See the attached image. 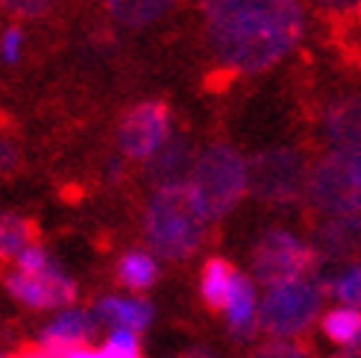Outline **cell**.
Returning <instances> with one entry per match:
<instances>
[{
	"instance_id": "obj_26",
	"label": "cell",
	"mask_w": 361,
	"mask_h": 358,
	"mask_svg": "<svg viewBox=\"0 0 361 358\" xmlns=\"http://www.w3.org/2000/svg\"><path fill=\"white\" fill-rule=\"evenodd\" d=\"M21 165V147L12 138H0V173H15Z\"/></svg>"
},
{
	"instance_id": "obj_17",
	"label": "cell",
	"mask_w": 361,
	"mask_h": 358,
	"mask_svg": "<svg viewBox=\"0 0 361 358\" xmlns=\"http://www.w3.org/2000/svg\"><path fill=\"white\" fill-rule=\"evenodd\" d=\"M103 4L118 24L138 30L168 15L176 6V0H103Z\"/></svg>"
},
{
	"instance_id": "obj_13",
	"label": "cell",
	"mask_w": 361,
	"mask_h": 358,
	"mask_svg": "<svg viewBox=\"0 0 361 358\" xmlns=\"http://www.w3.org/2000/svg\"><path fill=\"white\" fill-rule=\"evenodd\" d=\"M194 159H197V150L191 144V138H185V135L168 138V144L150 159V176H153L156 188L188 183Z\"/></svg>"
},
{
	"instance_id": "obj_5",
	"label": "cell",
	"mask_w": 361,
	"mask_h": 358,
	"mask_svg": "<svg viewBox=\"0 0 361 358\" xmlns=\"http://www.w3.org/2000/svg\"><path fill=\"white\" fill-rule=\"evenodd\" d=\"M309 203L326 218H361V147H332L309 168Z\"/></svg>"
},
{
	"instance_id": "obj_19",
	"label": "cell",
	"mask_w": 361,
	"mask_h": 358,
	"mask_svg": "<svg viewBox=\"0 0 361 358\" xmlns=\"http://www.w3.org/2000/svg\"><path fill=\"white\" fill-rule=\"evenodd\" d=\"M35 244V229L18 211H0V261H15Z\"/></svg>"
},
{
	"instance_id": "obj_27",
	"label": "cell",
	"mask_w": 361,
	"mask_h": 358,
	"mask_svg": "<svg viewBox=\"0 0 361 358\" xmlns=\"http://www.w3.org/2000/svg\"><path fill=\"white\" fill-rule=\"evenodd\" d=\"M314 4L329 15H355V12H361V0H314Z\"/></svg>"
},
{
	"instance_id": "obj_15",
	"label": "cell",
	"mask_w": 361,
	"mask_h": 358,
	"mask_svg": "<svg viewBox=\"0 0 361 358\" xmlns=\"http://www.w3.org/2000/svg\"><path fill=\"white\" fill-rule=\"evenodd\" d=\"M323 132L335 147H361V94L335 100L323 112Z\"/></svg>"
},
{
	"instance_id": "obj_21",
	"label": "cell",
	"mask_w": 361,
	"mask_h": 358,
	"mask_svg": "<svg viewBox=\"0 0 361 358\" xmlns=\"http://www.w3.org/2000/svg\"><path fill=\"white\" fill-rule=\"evenodd\" d=\"M317 288H320V294L338 297L341 306L361 309V264L347 267V271L335 279H317Z\"/></svg>"
},
{
	"instance_id": "obj_18",
	"label": "cell",
	"mask_w": 361,
	"mask_h": 358,
	"mask_svg": "<svg viewBox=\"0 0 361 358\" xmlns=\"http://www.w3.org/2000/svg\"><path fill=\"white\" fill-rule=\"evenodd\" d=\"M235 267H232L226 259L221 256H214L203 264V271H200V297L209 309L214 311H221L226 306V297H229V288H232V282H235Z\"/></svg>"
},
{
	"instance_id": "obj_25",
	"label": "cell",
	"mask_w": 361,
	"mask_h": 358,
	"mask_svg": "<svg viewBox=\"0 0 361 358\" xmlns=\"http://www.w3.org/2000/svg\"><path fill=\"white\" fill-rule=\"evenodd\" d=\"M24 50V30L21 27H6L4 35H0V56H4L6 65H15L21 59Z\"/></svg>"
},
{
	"instance_id": "obj_10",
	"label": "cell",
	"mask_w": 361,
	"mask_h": 358,
	"mask_svg": "<svg viewBox=\"0 0 361 358\" xmlns=\"http://www.w3.org/2000/svg\"><path fill=\"white\" fill-rule=\"evenodd\" d=\"M97 317L92 309H82V306H68L53 311V317L39 329V350L44 358H56L74 347H85L92 338L97 335Z\"/></svg>"
},
{
	"instance_id": "obj_2",
	"label": "cell",
	"mask_w": 361,
	"mask_h": 358,
	"mask_svg": "<svg viewBox=\"0 0 361 358\" xmlns=\"http://www.w3.org/2000/svg\"><path fill=\"white\" fill-rule=\"evenodd\" d=\"M141 226L153 256L168 261H185L203 247L209 235V218L194 200L188 183L156 188L144 209Z\"/></svg>"
},
{
	"instance_id": "obj_3",
	"label": "cell",
	"mask_w": 361,
	"mask_h": 358,
	"mask_svg": "<svg viewBox=\"0 0 361 358\" xmlns=\"http://www.w3.org/2000/svg\"><path fill=\"white\" fill-rule=\"evenodd\" d=\"M188 188L209 223H214L226 218L250 191V162L226 141H212L197 150Z\"/></svg>"
},
{
	"instance_id": "obj_11",
	"label": "cell",
	"mask_w": 361,
	"mask_h": 358,
	"mask_svg": "<svg viewBox=\"0 0 361 358\" xmlns=\"http://www.w3.org/2000/svg\"><path fill=\"white\" fill-rule=\"evenodd\" d=\"M312 247L317 253V261L332 264H361V218H326L317 229Z\"/></svg>"
},
{
	"instance_id": "obj_6",
	"label": "cell",
	"mask_w": 361,
	"mask_h": 358,
	"mask_svg": "<svg viewBox=\"0 0 361 358\" xmlns=\"http://www.w3.org/2000/svg\"><path fill=\"white\" fill-rule=\"evenodd\" d=\"M320 288L317 282L297 279L267 288L259 302V326L274 341H294L297 335L309 332L314 317L320 314Z\"/></svg>"
},
{
	"instance_id": "obj_20",
	"label": "cell",
	"mask_w": 361,
	"mask_h": 358,
	"mask_svg": "<svg viewBox=\"0 0 361 358\" xmlns=\"http://www.w3.org/2000/svg\"><path fill=\"white\" fill-rule=\"evenodd\" d=\"M320 329L332 344L347 350L350 344H355V338L361 335V309H353V306L329 309L326 314L320 317Z\"/></svg>"
},
{
	"instance_id": "obj_9",
	"label": "cell",
	"mask_w": 361,
	"mask_h": 358,
	"mask_svg": "<svg viewBox=\"0 0 361 358\" xmlns=\"http://www.w3.org/2000/svg\"><path fill=\"white\" fill-rule=\"evenodd\" d=\"M168 138H171V109L161 100H144L121 118L118 147L133 162H150L168 144Z\"/></svg>"
},
{
	"instance_id": "obj_30",
	"label": "cell",
	"mask_w": 361,
	"mask_h": 358,
	"mask_svg": "<svg viewBox=\"0 0 361 358\" xmlns=\"http://www.w3.org/2000/svg\"><path fill=\"white\" fill-rule=\"evenodd\" d=\"M185 358H212V355H209V352H203V350H197V352H188Z\"/></svg>"
},
{
	"instance_id": "obj_24",
	"label": "cell",
	"mask_w": 361,
	"mask_h": 358,
	"mask_svg": "<svg viewBox=\"0 0 361 358\" xmlns=\"http://www.w3.org/2000/svg\"><path fill=\"white\" fill-rule=\"evenodd\" d=\"M56 0H0V6L9 9L18 18H42L53 9Z\"/></svg>"
},
{
	"instance_id": "obj_7",
	"label": "cell",
	"mask_w": 361,
	"mask_h": 358,
	"mask_svg": "<svg viewBox=\"0 0 361 358\" xmlns=\"http://www.w3.org/2000/svg\"><path fill=\"white\" fill-rule=\"evenodd\" d=\"M309 185L305 159L294 147H270L250 159V191L264 203H297Z\"/></svg>"
},
{
	"instance_id": "obj_1",
	"label": "cell",
	"mask_w": 361,
	"mask_h": 358,
	"mask_svg": "<svg viewBox=\"0 0 361 358\" xmlns=\"http://www.w3.org/2000/svg\"><path fill=\"white\" fill-rule=\"evenodd\" d=\"M209 47L226 70L259 74L291 53L302 35L300 0H197Z\"/></svg>"
},
{
	"instance_id": "obj_28",
	"label": "cell",
	"mask_w": 361,
	"mask_h": 358,
	"mask_svg": "<svg viewBox=\"0 0 361 358\" xmlns=\"http://www.w3.org/2000/svg\"><path fill=\"white\" fill-rule=\"evenodd\" d=\"M56 358H106V352L100 347H92V344H85V347H74V350H68Z\"/></svg>"
},
{
	"instance_id": "obj_31",
	"label": "cell",
	"mask_w": 361,
	"mask_h": 358,
	"mask_svg": "<svg viewBox=\"0 0 361 358\" xmlns=\"http://www.w3.org/2000/svg\"><path fill=\"white\" fill-rule=\"evenodd\" d=\"M0 358H12V355H4V352H0Z\"/></svg>"
},
{
	"instance_id": "obj_29",
	"label": "cell",
	"mask_w": 361,
	"mask_h": 358,
	"mask_svg": "<svg viewBox=\"0 0 361 358\" xmlns=\"http://www.w3.org/2000/svg\"><path fill=\"white\" fill-rule=\"evenodd\" d=\"M338 358H361V335L355 338V344H350L344 352H341Z\"/></svg>"
},
{
	"instance_id": "obj_14",
	"label": "cell",
	"mask_w": 361,
	"mask_h": 358,
	"mask_svg": "<svg viewBox=\"0 0 361 358\" xmlns=\"http://www.w3.org/2000/svg\"><path fill=\"white\" fill-rule=\"evenodd\" d=\"M224 311H226V326L238 341L252 338V332L259 326V300H256V285H252L250 276L235 273Z\"/></svg>"
},
{
	"instance_id": "obj_22",
	"label": "cell",
	"mask_w": 361,
	"mask_h": 358,
	"mask_svg": "<svg viewBox=\"0 0 361 358\" xmlns=\"http://www.w3.org/2000/svg\"><path fill=\"white\" fill-rule=\"evenodd\" d=\"M106 358H144L141 355V338L126 329H109L106 341L100 347Z\"/></svg>"
},
{
	"instance_id": "obj_16",
	"label": "cell",
	"mask_w": 361,
	"mask_h": 358,
	"mask_svg": "<svg viewBox=\"0 0 361 358\" xmlns=\"http://www.w3.org/2000/svg\"><path fill=\"white\" fill-rule=\"evenodd\" d=\"M118 282L123 285L126 291H147L156 285L159 279V261L153 253H147V249H130V253H123L118 259Z\"/></svg>"
},
{
	"instance_id": "obj_23",
	"label": "cell",
	"mask_w": 361,
	"mask_h": 358,
	"mask_svg": "<svg viewBox=\"0 0 361 358\" xmlns=\"http://www.w3.org/2000/svg\"><path fill=\"white\" fill-rule=\"evenodd\" d=\"M252 358H312V350L300 341H267L252 352Z\"/></svg>"
},
{
	"instance_id": "obj_8",
	"label": "cell",
	"mask_w": 361,
	"mask_h": 358,
	"mask_svg": "<svg viewBox=\"0 0 361 358\" xmlns=\"http://www.w3.org/2000/svg\"><path fill=\"white\" fill-rule=\"evenodd\" d=\"M317 264V253L288 229H267L252 247V276L262 285H274L305 279V273Z\"/></svg>"
},
{
	"instance_id": "obj_12",
	"label": "cell",
	"mask_w": 361,
	"mask_h": 358,
	"mask_svg": "<svg viewBox=\"0 0 361 358\" xmlns=\"http://www.w3.org/2000/svg\"><path fill=\"white\" fill-rule=\"evenodd\" d=\"M97 323L109 329H126L141 335L153 320V306L144 297H123V294H106L94 302Z\"/></svg>"
},
{
	"instance_id": "obj_4",
	"label": "cell",
	"mask_w": 361,
	"mask_h": 358,
	"mask_svg": "<svg viewBox=\"0 0 361 358\" xmlns=\"http://www.w3.org/2000/svg\"><path fill=\"white\" fill-rule=\"evenodd\" d=\"M4 288L12 302L30 311H59L74 306L77 300V282L42 244H30L12 261V271L4 276Z\"/></svg>"
}]
</instances>
